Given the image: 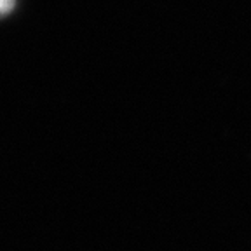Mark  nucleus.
<instances>
[{
  "label": "nucleus",
  "mask_w": 251,
  "mask_h": 251,
  "mask_svg": "<svg viewBox=\"0 0 251 251\" xmlns=\"http://www.w3.org/2000/svg\"><path fill=\"white\" fill-rule=\"evenodd\" d=\"M16 0H0V16H5L7 12L12 11Z\"/></svg>",
  "instance_id": "1"
}]
</instances>
